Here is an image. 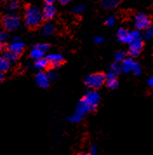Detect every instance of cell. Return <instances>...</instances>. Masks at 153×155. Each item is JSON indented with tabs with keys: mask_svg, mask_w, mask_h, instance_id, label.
<instances>
[{
	"mask_svg": "<svg viewBox=\"0 0 153 155\" xmlns=\"http://www.w3.org/2000/svg\"><path fill=\"white\" fill-rule=\"evenodd\" d=\"M100 95L96 90H90L85 93L76 106V111L69 118L72 123H78L83 120V116L88 113L94 112L99 104Z\"/></svg>",
	"mask_w": 153,
	"mask_h": 155,
	"instance_id": "1",
	"label": "cell"
},
{
	"mask_svg": "<svg viewBox=\"0 0 153 155\" xmlns=\"http://www.w3.org/2000/svg\"><path fill=\"white\" fill-rule=\"evenodd\" d=\"M44 17L42 12L36 6H29L24 12L25 25L31 28H36L42 24Z\"/></svg>",
	"mask_w": 153,
	"mask_h": 155,
	"instance_id": "2",
	"label": "cell"
},
{
	"mask_svg": "<svg viewBox=\"0 0 153 155\" xmlns=\"http://www.w3.org/2000/svg\"><path fill=\"white\" fill-rule=\"evenodd\" d=\"M105 79H106V77L104 76V74L101 72H97V73L88 75L85 78L84 84L90 89L96 90V89L101 88L104 85Z\"/></svg>",
	"mask_w": 153,
	"mask_h": 155,
	"instance_id": "3",
	"label": "cell"
},
{
	"mask_svg": "<svg viewBox=\"0 0 153 155\" xmlns=\"http://www.w3.org/2000/svg\"><path fill=\"white\" fill-rule=\"evenodd\" d=\"M20 17L18 14H16V13L7 14L6 16L4 17V18L2 20V24H3L4 28L7 30V31H10L17 30L20 26Z\"/></svg>",
	"mask_w": 153,
	"mask_h": 155,
	"instance_id": "4",
	"label": "cell"
},
{
	"mask_svg": "<svg viewBox=\"0 0 153 155\" xmlns=\"http://www.w3.org/2000/svg\"><path fill=\"white\" fill-rule=\"evenodd\" d=\"M151 25V18L145 13H138L134 18V25L139 31H145Z\"/></svg>",
	"mask_w": 153,
	"mask_h": 155,
	"instance_id": "5",
	"label": "cell"
},
{
	"mask_svg": "<svg viewBox=\"0 0 153 155\" xmlns=\"http://www.w3.org/2000/svg\"><path fill=\"white\" fill-rule=\"evenodd\" d=\"M49 47L50 46L47 44H38L32 48L30 55L31 57V58H33L34 60L39 59L41 58H44L45 52L49 50Z\"/></svg>",
	"mask_w": 153,
	"mask_h": 155,
	"instance_id": "6",
	"label": "cell"
},
{
	"mask_svg": "<svg viewBox=\"0 0 153 155\" xmlns=\"http://www.w3.org/2000/svg\"><path fill=\"white\" fill-rule=\"evenodd\" d=\"M139 65L138 63H137L133 58H125V59L121 62L120 67H121V71L125 73H130L133 72L134 70Z\"/></svg>",
	"mask_w": 153,
	"mask_h": 155,
	"instance_id": "7",
	"label": "cell"
},
{
	"mask_svg": "<svg viewBox=\"0 0 153 155\" xmlns=\"http://www.w3.org/2000/svg\"><path fill=\"white\" fill-rule=\"evenodd\" d=\"M143 46H144V44H143V41L141 40V38L137 39V40H133L132 43L129 44L128 52L132 58L138 57L143 50Z\"/></svg>",
	"mask_w": 153,
	"mask_h": 155,
	"instance_id": "8",
	"label": "cell"
},
{
	"mask_svg": "<svg viewBox=\"0 0 153 155\" xmlns=\"http://www.w3.org/2000/svg\"><path fill=\"white\" fill-rule=\"evenodd\" d=\"M117 36H118V40L120 42L125 43V44H130L133 41L132 39V32L128 30L125 28L118 29V32H117Z\"/></svg>",
	"mask_w": 153,
	"mask_h": 155,
	"instance_id": "9",
	"label": "cell"
},
{
	"mask_svg": "<svg viewBox=\"0 0 153 155\" xmlns=\"http://www.w3.org/2000/svg\"><path fill=\"white\" fill-rule=\"evenodd\" d=\"M24 47V44L22 42L20 38L18 37H15L12 38V41L11 43V45H9V50L12 51L14 52L18 53L20 55Z\"/></svg>",
	"mask_w": 153,
	"mask_h": 155,
	"instance_id": "10",
	"label": "cell"
},
{
	"mask_svg": "<svg viewBox=\"0 0 153 155\" xmlns=\"http://www.w3.org/2000/svg\"><path fill=\"white\" fill-rule=\"evenodd\" d=\"M50 79L49 78L47 74L44 71H39L36 75V83L42 88H47L50 85Z\"/></svg>",
	"mask_w": 153,
	"mask_h": 155,
	"instance_id": "11",
	"label": "cell"
},
{
	"mask_svg": "<svg viewBox=\"0 0 153 155\" xmlns=\"http://www.w3.org/2000/svg\"><path fill=\"white\" fill-rule=\"evenodd\" d=\"M46 58L48 59L49 64L55 68L60 66L63 63V57L60 54L51 53V54H49Z\"/></svg>",
	"mask_w": 153,
	"mask_h": 155,
	"instance_id": "12",
	"label": "cell"
},
{
	"mask_svg": "<svg viewBox=\"0 0 153 155\" xmlns=\"http://www.w3.org/2000/svg\"><path fill=\"white\" fill-rule=\"evenodd\" d=\"M42 14L44 19H52L56 15V8L53 5V4H46L43 9Z\"/></svg>",
	"mask_w": 153,
	"mask_h": 155,
	"instance_id": "13",
	"label": "cell"
},
{
	"mask_svg": "<svg viewBox=\"0 0 153 155\" xmlns=\"http://www.w3.org/2000/svg\"><path fill=\"white\" fill-rule=\"evenodd\" d=\"M120 71H121V67H120V65L118 64V62H115V63L111 64L110 70H109L107 75H106L105 77H106V78H117L118 74L120 73Z\"/></svg>",
	"mask_w": 153,
	"mask_h": 155,
	"instance_id": "14",
	"label": "cell"
},
{
	"mask_svg": "<svg viewBox=\"0 0 153 155\" xmlns=\"http://www.w3.org/2000/svg\"><path fill=\"white\" fill-rule=\"evenodd\" d=\"M55 31V26L52 23L47 22L45 24H44L41 27V32L43 35L44 36H50L52 35Z\"/></svg>",
	"mask_w": 153,
	"mask_h": 155,
	"instance_id": "15",
	"label": "cell"
},
{
	"mask_svg": "<svg viewBox=\"0 0 153 155\" xmlns=\"http://www.w3.org/2000/svg\"><path fill=\"white\" fill-rule=\"evenodd\" d=\"M49 65V62L48 59L46 58H41L39 59H37L35 61L34 66L35 68L37 70L40 71H43L44 70H45Z\"/></svg>",
	"mask_w": 153,
	"mask_h": 155,
	"instance_id": "16",
	"label": "cell"
},
{
	"mask_svg": "<svg viewBox=\"0 0 153 155\" xmlns=\"http://www.w3.org/2000/svg\"><path fill=\"white\" fill-rule=\"evenodd\" d=\"M5 58H6L7 60L10 62V63H15L17 60H18V57H19V54H18V53H16V52H14L12 51H11V50H8L7 51L5 52Z\"/></svg>",
	"mask_w": 153,
	"mask_h": 155,
	"instance_id": "17",
	"label": "cell"
},
{
	"mask_svg": "<svg viewBox=\"0 0 153 155\" xmlns=\"http://www.w3.org/2000/svg\"><path fill=\"white\" fill-rule=\"evenodd\" d=\"M120 1L121 0H101V3L106 9H113L118 5Z\"/></svg>",
	"mask_w": 153,
	"mask_h": 155,
	"instance_id": "18",
	"label": "cell"
},
{
	"mask_svg": "<svg viewBox=\"0 0 153 155\" xmlns=\"http://www.w3.org/2000/svg\"><path fill=\"white\" fill-rule=\"evenodd\" d=\"M11 63L7 60L5 57H0V71L5 72L10 68Z\"/></svg>",
	"mask_w": 153,
	"mask_h": 155,
	"instance_id": "19",
	"label": "cell"
},
{
	"mask_svg": "<svg viewBox=\"0 0 153 155\" xmlns=\"http://www.w3.org/2000/svg\"><path fill=\"white\" fill-rule=\"evenodd\" d=\"M105 83L106 85L111 89V90H114L118 87V81L117 79V78H106L105 79Z\"/></svg>",
	"mask_w": 153,
	"mask_h": 155,
	"instance_id": "20",
	"label": "cell"
},
{
	"mask_svg": "<svg viewBox=\"0 0 153 155\" xmlns=\"http://www.w3.org/2000/svg\"><path fill=\"white\" fill-rule=\"evenodd\" d=\"M19 7V3L17 0H11L6 5V8L10 12H14Z\"/></svg>",
	"mask_w": 153,
	"mask_h": 155,
	"instance_id": "21",
	"label": "cell"
},
{
	"mask_svg": "<svg viewBox=\"0 0 153 155\" xmlns=\"http://www.w3.org/2000/svg\"><path fill=\"white\" fill-rule=\"evenodd\" d=\"M144 38H145V39H148V40L153 38V25L151 24V25L145 30Z\"/></svg>",
	"mask_w": 153,
	"mask_h": 155,
	"instance_id": "22",
	"label": "cell"
},
{
	"mask_svg": "<svg viewBox=\"0 0 153 155\" xmlns=\"http://www.w3.org/2000/svg\"><path fill=\"white\" fill-rule=\"evenodd\" d=\"M126 55H127V53L125 51H118V52L115 54V61L118 63H121L126 58Z\"/></svg>",
	"mask_w": 153,
	"mask_h": 155,
	"instance_id": "23",
	"label": "cell"
},
{
	"mask_svg": "<svg viewBox=\"0 0 153 155\" xmlns=\"http://www.w3.org/2000/svg\"><path fill=\"white\" fill-rule=\"evenodd\" d=\"M7 33L4 31H0V50L4 49L5 47V43L7 39Z\"/></svg>",
	"mask_w": 153,
	"mask_h": 155,
	"instance_id": "24",
	"label": "cell"
},
{
	"mask_svg": "<svg viewBox=\"0 0 153 155\" xmlns=\"http://www.w3.org/2000/svg\"><path fill=\"white\" fill-rule=\"evenodd\" d=\"M105 24H106V25L107 26H113L115 24H116V18L114 17V16H111V17H109L107 19H106V21H105Z\"/></svg>",
	"mask_w": 153,
	"mask_h": 155,
	"instance_id": "25",
	"label": "cell"
},
{
	"mask_svg": "<svg viewBox=\"0 0 153 155\" xmlns=\"http://www.w3.org/2000/svg\"><path fill=\"white\" fill-rule=\"evenodd\" d=\"M83 10H84V6H83V5H77L73 7V10H72V11H73L74 13L79 14V13H82V12H83Z\"/></svg>",
	"mask_w": 153,
	"mask_h": 155,
	"instance_id": "26",
	"label": "cell"
},
{
	"mask_svg": "<svg viewBox=\"0 0 153 155\" xmlns=\"http://www.w3.org/2000/svg\"><path fill=\"white\" fill-rule=\"evenodd\" d=\"M46 74H47V76H48L49 78H50V80L55 79L56 77H57V72H56L55 71H53V70L48 71V72H47Z\"/></svg>",
	"mask_w": 153,
	"mask_h": 155,
	"instance_id": "27",
	"label": "cell"
},
{
	"mask_svg": "<svg viewBox=\"0 0 153 155\" xmlns=\"http://www.w3.org/2000/svg\"><path fill=\"white\" fill-rule=\"evenodd\" d=\"M104 41V37H102V36H96V37L94 38V42H95V44H97V45L102 44Z\"/></svg>",
	"mask_w": 153,
	"mask_h": 155,
	"instance_id": "28",
	"label": "cell"
},
{
	"mask_svg": "<svg viewBox=\"0 0 153 155\" xmlns=\"http://www.w3.org/2000/svg\"><path fill=\"white\" fill-rule=\"evenodd\" d=\"M141 72H142V69H141L140 65H138V66L134 70V71H133V74H134V75H136V76H138V75L141 74Z\"/></svg>",
	"mask_w": 153,
	"mask_h": 155,
	"instance_id": "29",
	"label": "cell"
},
{
	"mask_svg": "<svg viewBox=\"0 0 153 155\" xmlns=\"http://www.w3.org/2000/svg\"><path fill=\"white\" fill-rule=\"evenodd\" d=\"M97 147H96V146H91L90 148V153L91 155H95L97 153Z\"/></svg>",
	"mask_w": 153,
	"mask_h": 155,
	"instance_id": "30",
	"label": "cell"
},
{
	"mask_svg": "<svg viewBox=\"0 0 153 155\" xmlns=\"http://www.w3.org/2000/svg\"><path fill=\"white\" fill-rule=\"evenodd\" d=\"M147 83H148V85H150L151 87H152L153 88V75L149 78V79H148Z\"/></svg>",
	"mask_w": 153,
	"mask_h": 155,
	"instance_id": "31",
	"label": "cell"
},
{
	"mask_svg": "<svg viewBox=\"0 0 153 155\" xmlns=\"http://www.w3.org/2000/svg\"><path fill=\"white\" fill-rule=\"evenodd\" d=\"M59 2H60V4H62V5H66V4H68L70 2V0H58Z\"/></svg>",
	"mask_w": 153,
	"mask_h": 155,
	"instance_id": "32",
	"label": "cell"
},
{
	"mask_svg": "<svg viewBox=\"0 0 153 155\" xmlns=\"http://www.w3.org/2000/svg\"><path fill=\"white\" fill-rule=\"evenodd\" d=\"M55 1L56 0H44V2H45L46 4H53Z\"/></svg>",
	"mask_w": 153,
	"mask_h": 155,
	"instance_id": "33",
	"label": "cell"
},
{
	"mask_svg": "<svg viewBox=\"0 0 153 155\" xmlns=\"http://www.w3.org/2000/svg\"><path fill=\"white\" fill-rule=\"evenodd\" d=\"M3 78H4V75H3V72H2V71H0V82H2Z\"/></svg>",
	"mask_w": 153,
	"mask_h": 155,
	"instance_id": "34",
	"label": "cell"
}]
</instances>
